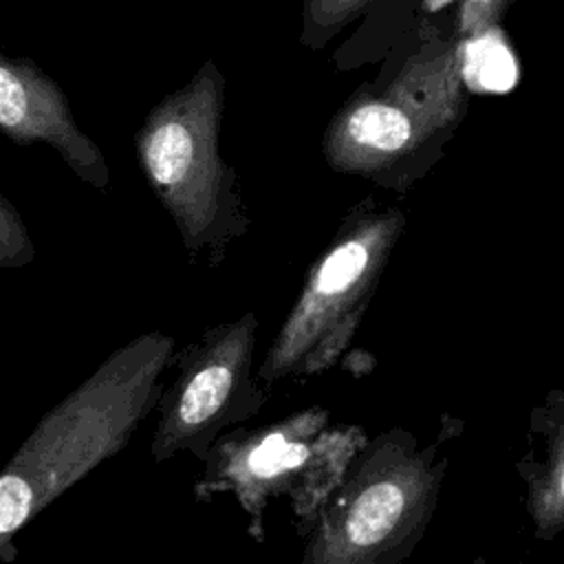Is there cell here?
<instances>
[{
	"mask_svg": "<svg viewBox=\"0 0 564 564\" xmlns=\"http://www.w3.org/2000/svg\"><path fill=\"white\" fill-rule=\"evenodd\" d=\"M538 500L542 520H553L557 518L560 511H564V438L557 443L553 452Z\"/></svg>",
	"mask_w": 564,
	"mask_h": 564,
	"instance_id": "obj_12",
	"label": "cell"
},
{
	"mask_svg": "<svg viewBox=\"0 0 564 564\" xmlns=\"http://www.w3.org/2000/svg\"><path fill=\"white\" fill-rule=\"evenodd\" d=\"M324 416L306 414L284 427L218 436L203 458L194 485L198 500L234 494L242 509L260 520L271 496L291 494L313 509L339 480L346 463L364 443L361 432L322 430Z\"/></svg>",
	"mask_w": 564,
	"mask_h": 564,
	"instance_id": "obj_5",
	"label": "cell"
},
{
	"mask_svg": "<svg viewBox=\"0 0 564 564\" xmlns=\"http://www.w3.org/2000/svg\"><path fill=\"white\" fill-rule=\"evenodd\" d=\"M225 77L207 59L181 88L165 95L134 134L139 167L161 207L170 214L189 258H223L245 229L236 176L223 161L220 121Z\"/></svg>",
	"mask_w": 564,
	"mask_h": 564,
	"instance_id": "obj_2",
	"label": "cell"
},
{
	"mask_svg": "<svg viewBox=\"0 0 564 564\" xmlns=\"http://www.w3.org/2000/svg\"><path fill=\"white\" fill-rule=\"evenodd\" d=\"M253 315L207 328L183 350H174V377L163 379L154 405L156 423L150 438L154 463L181 452L203 460L220 430L247 419L258 405L251 383Z\"/></svg>",
	"mask_w": 564,
	"mask_h": 564,
	"instance_id": "obj_6",
	"label": "cell"
},
{
	"mask_svg": "<svg viewBox=\"0 0 564 564\" xmlns=\"http://www.w3.org/2000/svg\"><path fill=\"white\" fill-rule=\"evenodd\" d=\"M174 350L172 335L141 333L42 414L0 469V562L13 560V540L42 509L126 449L154 412Z\"/></svg>",
	"mask_w": 564,
	"mask_h": 564,
	"instance_id": "obj_1",
	"label": "cell"
},
{
	"mask_svg": "<svg viewBox=\"0 0 564 564\" xmlns=\"http://www.w3.org/2000/svg\"><path fill=\"white\" fill-rule=\"evenodd\" d=\"M456 0H423V9L427 11V13H438V11H443L445 7H449V4H454Z\"/></svg>",
	"mask_w": 564,
	"mask_h": 564,
	"instance_id": "obj_13",
	"label": "cell"
},
{
	"mask_svg": "<svg viewBox=\"0 0 564 564\" xmlns=\"http://www.w3.org/2000/svg\"><path fill=\"white\" fill-rule=\"evenodd\" d=\"M463 86L478 93H509L518 84V62L498 24L458 40Z\"/></svg>",
	"mask_w": 564,
	"mask_h": 564,
	"instance_id": "obj_9",
	"label": "cell"
},
{
	"mask_svg": "<svg viewBox=\"0 0 564 564\" xmlns=\"http://www.w3.org/2000/svg\"><path fill=\"white\" fill-rule=\"evenodd\" d=\"M379 0H304L306 26L322 33H333L335 29L348 24L355 15L366 11Z\"/></svg>",
	"mask_w": 564,
	"mask_h": 564,
	"instance_id": "obj_11",
	"label": "cell"
},
{
	"mask_svg": "<svg viewBox=\"0 0 564 564\" xmlns=\"http://www.w3.org/2000/svg\"><path fill=\"white\" fill-rule=\"evenodd\" d=\"M35 260V242L18 207L0 192V269H22Z\"/></svg>",
	"mask_w": 564,
	"mask_h": 564,
	"instance_id": "obj_10",
	"label": "cell"
},
{
	"mask_svg": "<svg viewBox=\"0 0 564 564\" xmlns=\"http://www.w3.org/2000/svg\"><path fill=\"white\" fill-rule=\"evenodd\" d=\"M403 227L399 212L364 214L324 253L260 368V379L315 372L350 339Z\"/></svg>",
	"mask_w": 564,
	"mask_h": 564,
	"instance_id": "obj_4",
	"label": "cell"
},
{
	"mask_svg": "<svg viewBox=\"0 0 564 564\" xmlns=\"http://www.w3.org/2000/svg\"><path fill=\"white\" fill-rule=\"evenodd\" d=\"M430 494V469L419 460H394L359 474L326 513L311 564H379L414 535Z\"/></svg>",
	"mask_w": 564,
	"mask_h": 564,
	"instance_id": "obj_7",
	"label": "cell"
},
{
	"mask_svg": "<svg viewBox=\"0 0 564 564\" xmlns=\"http://www.w3.org/2000/svg\"><path fill=\"white\" fill-rule=\"evenodd\" d=\"M0 134L15 145L44 143L88 187L106 192L110 167L79 128L64 88L33 59L0 48Z\"/></svg>",
	"mask_w": 564,
	"mask_h": 564,
	"instance_id": "obj_8",
	"label": "cell"
},
{
	"mask_svg": "<svg viewBox=\"0 0 564 564\" xmlns=\"http://www.w3.org/2000/svg\"><path fill=\"white\" fill-rule=\"evenodd\" d=\"M463 90L458 40L425 35L381 93H359L333 117L324 156L339 172H381L456 123Z\"/></svg>",
	"mask_w": 564,
	"mask_h": 564,
	"instance_id": "obj_3",
	"label": "cell"
}]
</instances>
